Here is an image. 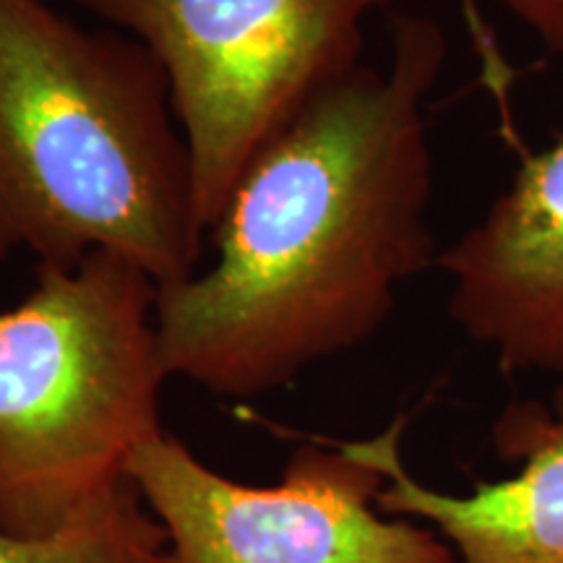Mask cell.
<instances>
[{
	"label": "cell",
	"instance_id": "cell-1",
	"mask_svg": "<svg viewBox=\"0 0 563 563\" xmlns=\"http://www.w3.org/2000/svg\"><path fill=\"white\" fill-rule=\"evenodd\" d=\"M443 63L441 26L402 13L384 68L316 91L253 154L209 230L214 262L157 290L167 378L258 397L384 327L435 262L426 102Z\"/></svg>",
	"mask_w": 563,
	"mask_h": 563
},
{
	"label": "cell",
	"instance_id": "cell-2",
	"mask_svg": "<svg viewBox=\"0 0 563 563\" xmlns=\"http://www.w3.org/2000/svg\"><path fill=\"white\" fill-rule=\"evenodd\" d=\"M194 157L162 63L47 0H0V258L110 251L159 287L203 253Z\"/></svg>",
	"mask_w": 563,
	"mask_h": 563
},
{
	"label": "cell",
	"instance_id": "cell-3",
	"mask_svg": "<svg viewBox=\"0 0 563 563\" xmlns=\"http://www.w3.org/2000/svg\"><path fill=\"white\" fill-rule=\"evenodd\" d=\"M157 290L129 258L95 251L68 269L40 266L34 290L0 311L5 532H55L162 431Z\"/></svg>",
	"mask_w": 563,
	"mask_h": 563
},
{
	"label": "cell",
	"instance_id": "cell-4",
	"mask_svg": "<svg viewBox=\"0 0 563 563\" xmlns=\"http://www.w3.org/2000/svg\"><path fill=\"white\" fill-rule=\"evenodd\" d=\"M162 63L214 228L253 154L316 91L361 66L363 26L389 0H74Z\"/></svg>",
	"mask_w": 563,
	"mask_h": 563
},
{
	"label": "cell",
	"instance_id": "cell-5",
	"mask_svg": "<svg viewBox=\"0 0 563 563\" xmlns=\"http://www.w3.org/2000/svg\"><path fill=\"white\" fill-rule=\"evenodd\" d=\"M125 475L165 532L159 563H460L431 527L378 509L386 477L352 441L306 443L277 483L245 485L162 428Z\"/></svg>",
	"mask_w": 563,
	"mask_h": 563
},
{
	"label": "cell",
	"instance_id": "cell-6",
	"mask_svg": "<svg viewBox=\"0 0 563 563\" xmlns=\"http://www.w3.org/2000/svg\"><path fill=\"white\" fill-rule=\"evenodd\" d=\"M435 264L452 277V319L506 373L563 376V139L527 157Z\"/></svg>",
	"mask_w": 563,
	"mask_h": 563
},
{
	"label": "cell",
	"instance_id": "cell-7",
	"mask_svg": "<svg viewBox=\"0 0 563 563\" xmlns=\"http://www.w3.org/2000/svg\"><path fill=\"white\" fill-rule=\"evenodd\" d=\"M402 428L399 418L373 439L352 441L386 477L378 509L428 522L460 563H563V384L551 405L527 399L506 407L493 426V446L517 473L464 496L412 477Z\"/></svg>",
	"mask_w": 563,
	"mask_h": 563
},
{
	"label": "cell",
	"instance_id": "cell-8",
	"mask_svg": "<svg viewBox=\"0 0 563 563\" xmlns=\"http://www.w3.org/2000/svg\"><path fill=\"white\" fill-rule=\"evenodd\" d=\"M165 532L131 477L102 490L66 525L40 538L0 527V563H159Z\"/></svg>",
	"mask_w": 563,
	"mask_h": 563
},
{
	"label": "cell",
	"instance_id": "cell-9",
	"mask_svg": "<svg viewBox=\"0 0 563 563\" xmlns=\"http://www.w3.org/2000/svg\"><path fill=\"white\" fill-rule=\"evenodd\" d=\"M501 3L538 34L548 51L563 55V0H501Z\"/></svg>",
	"mask_w": 563,
	"mask_h": 563
}]
</instances>
